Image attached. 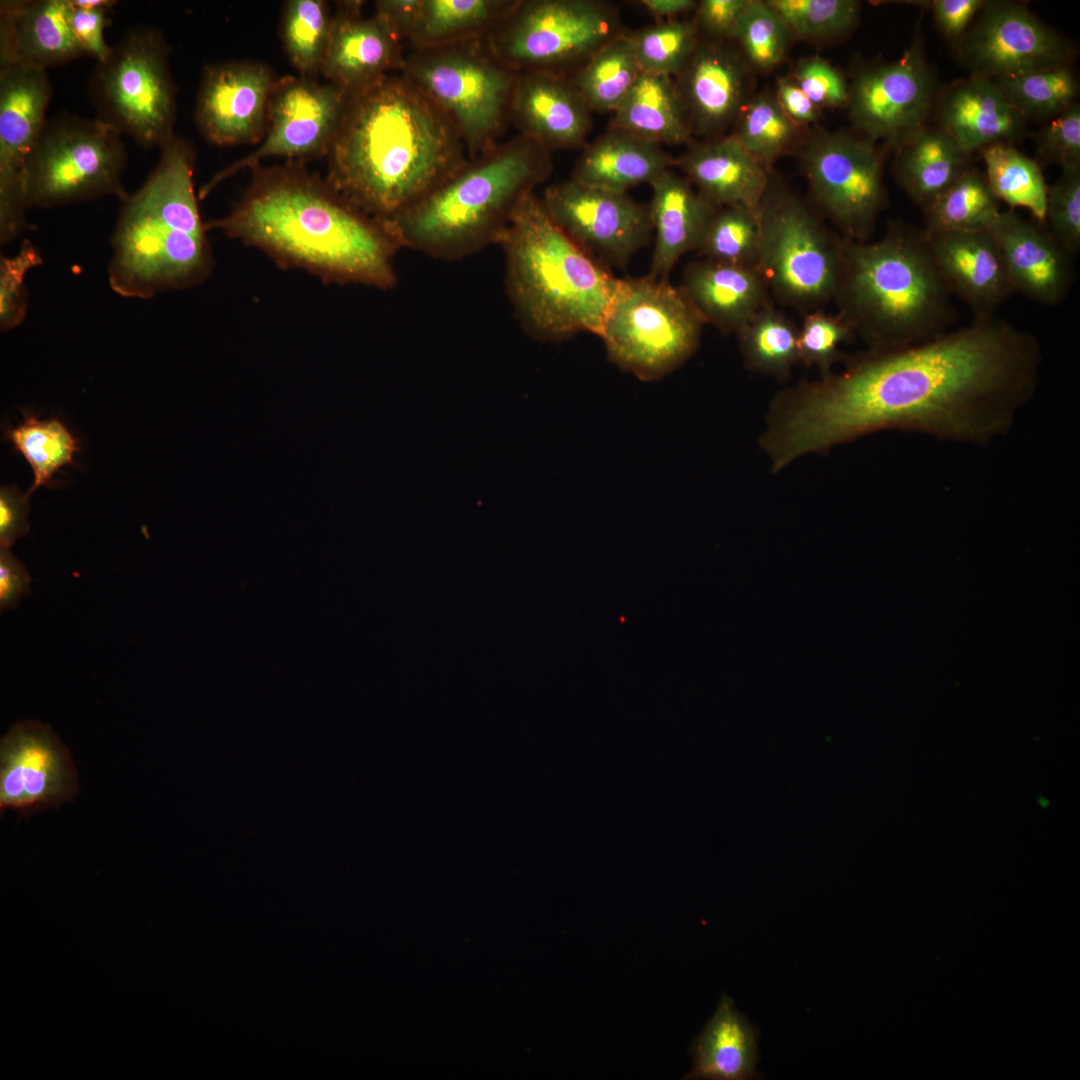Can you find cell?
I'll use <instances>...</instances> for the list:
<instances>
[{
  "label": "cell",
  "mask_w": 1080,
  "mask_h": 1080,
  "mask_svg": "<svg viewBox=\"0 0 1080 1080\" xmlns=\"http://www.w3.org/2000/svg\"><path fill=\"white\" fill-rule=\"evenodd\" d=\"M1034 334L995 316L910 346L870 351L838 375L779 397L775 434L791 459L879 430L985 445L1034 396Z\"/></svg>",
  "instance_id": "obj_1"
},
{
  "label": "cell",
  "mask_w": 1080,
  "mask_h": 1080,
  "mask_svg": "<svg viewBox=\"0 0 1080 1080\" xmlns=\"http://www.w3.org/2000/svg\"><path fill=\"white\" fill-rule=\"evenodd\" d=\"M251 171L243 196L227 215L207 222L208 230L323 282L380 290L397 284L394 257L401 246L384 221L355 207L303 162Z\"/></svg>",
  "instance_id": "obj_2"
},
{
  "label": "cell",
  "mask_w": 1080,
  "mask_h": 1080,
  "mask_svg": "<svg viewBox=\"0 0 1080 1080\" xmlns=\"http://www.w3.org/2000/svg\"><path fill=\"white\" fill-rule=\"evenodd\" d=\"M326 157L327 182L384 222L468 160L451 119L403 72L347 95Z\"/></svg>",
  "instance_id": "obj_3"
},
{
  "label": "cell",
  "mask_w": 1080,
  "mask_h": 1080,
  "mask_svg": "<svg viewBox=\"0 0 1080 1080\" xmlns=\"http://www.w3.org/2000/svg\"><path fill=\"white\" fill-rule=\"evenodd\" d=\"M160 149L147 180L121 200L111 238L108 281L125 298L199 285L214 268L194 189V150L176 135Z\"/></svg>",
  "instance_id": "obj_4"
},
{
  "label": "cell",
  "mask_w": 1080,
  "mask_h": 1080,
  "mask_svg": "<svg viewBox=\"0 0 1080 1080\" xmlns=\"http://www.w3.org/2000/svg\"><path fill=\"white\" fill-rule=\"evenodd\" d=\"M951 296L923 229L891 223L877 241H842L833 300L870 351L910 346L948 331L956 318Z\"/></svg>",
  "instance_id": "obj_5"
},
{
  "label": "cell",
  "mask_w": 1080,
  "mask_h": 1080,
  "mask_svg": "<svg viewBox=\"0 0 1080 1080\" xmlns=\"http://www.w3.org/2000/svg\"><path fill=\"white\" fill-rule=\"evenodd\" d=\"M550 151L520 134L468 160L385 223L401 248L435 259L468 257L499 244L523 200L551 174Z\"/></svg>",
  "instance_id": "obj_6"
},
{
  "label": "cell",
  "mask_w": 1080,
  "mask_h": 1080,
  "mask_svg": "<svg viewBox=\"0 0 1080 1080\" xmlns=\"http://www.w3.org/2000/svg\"><path fill=\"white\" fill-rule=\"evenodd\" d=\"M499 245L507 294L530 336L543 342L580 332L599 336L619 279L555 224L534 193L520 204Z\"/></svg>",
  "instance_id": "obj_7"
},
{
  "label": "cell",
  "mask_w": 1080,
  "mask_h": 1080,
  "mask_svg": "<svg viewBox=\"0 0 1080 1080\" xmlns=\"http://www.w3.org/2000/svg\"><path fill=\"white\" fill-rule=\"evenodd\" d=\"M401 72L451 119L468 158L498 144L510 119L518 73L498 60L484 39L412 49Z\"/></svg>",
  "instance_id": "obj_8"
},
{
  "label": "cell",
  "mask_w": 1080,
  "mask_h": 1080,
  "mask_svg": "<svg viewBox=\"0 0 1080 1080\" xmlns=\"http://www.w3.org/2000/svg\"><path fill=\"white\" fill-rule=\"evenodd\" d=\"M703 324L679 287L647 275L619 279L599 336L614 364L651 381L694 354Z\"/></svg>",
  "instance_id": "obj_9"
},
{
  "label": "cell",
  "mask_w": 1080,
  "mask_h": 1080,
  "mask_svg": "<svg viewBox=\"0 0 1080 1080\" xmlns=\"http://www.w3.org/2000/svg\"><path fill=\"white\" fill-rule=\"evenodd\" d=\"M96 118L145 148L174 137L176 89L169 47L157 28L130 29L98 61L90 84Z\"/></svg>",
  "instance_id": "obj_10"
},
{
  "label": "cell",
  "mask_w": 1080,
  "mask_h": 1080,
  "mask_svg": "<svg viewBox=\"0 0 1080 1080\" xmlns=\"http://www.w3.org/2000/svg\"><path fill=\"white\" fill-rule=\"evenodd\" d=\"M103 121L64 113L47 119L24 168L27 208H51L105 196L123 200L126 150Z\"/></svg>",
  "instance_id": "obj_11"
},
{
  "label": "cell",
  "mask_w": 1080,
  "mask_h": 1080,
  "mask_svg": "<svg viewBox=\"0 0 1080 1080\" xmlns=\"http://www.w3.org/2000/svg\"><path fill=\"white\" fill-rule=\"evenodd\" d=\"M757 269L784 304L807 312L834 299L842 241L832 237L810 209L777 183L758 207Z\"/></svg>",
  "instance_id": "obj_12"
},
{
  "label": "cell",
  "mask_w": 1080,
  "mask_h": 1080,
  "mask_svg": "<svg viewBox=\"0 0 1080 1080\" xmlns=\"http://www.w3.org/2000/svg\"><path fill=\"white\" fill-rule=\"evenodd\" d=\"M621 34L615 7L595 0H518L483 38L489 50L519 73L565 75Z\"/></svg>",
  "instance_id": "obj_13"
},
{
  "label": "cell",
  "mask_w": 1080,
  "mask_h": 1080,
  "mask_svg": "<svg viewBox=\"0 0 1080 1080\" xmlns=\"http://www.w3.org/2000/svg\"><path fill=\"white\" fill-rule=\"evenodd\" d=\"M801 164L814 198L844 239L867 241L886 203L882 158L875 142L845 132L818 131L803 145Z\"/></svg>",
  "instance_id": "obj_14"
},
{
  "label": "cell",
  "mask_w": 1080,
  "mask_h": 1080,
  "mask_svg": "<svg viewBox=\"0 0 1080 1080\" xmlns=\"http://www.w3.org/2000/svg\"><path fill=\"white\" fill-rule=\"evenodd\" d=\"M347 94L327 82L286 76L273 90L267 131L260 146L218 172L199 191L203 199L221 181L242 169H252L269 157L303 162L326 156L341 120Z\"/></svg>",
  "instance_id": "obj_15"
},
{
  "label": "cell",
  "mask_w": 1080,
  "mask_h": 1080,
  "mask_svg": "<svg viewBox=\"0 0 1080 1080\" xmlns=\"http://www.w3.org/2000/svg\"><path fill=\"white\" fill-rule=\"evenodd\" d=\"M934 88L918 33L899 59L867 67L854 76L847 104L850 120L861 136L898 147L924 126Z\"/></svg>",
  "instance_id": "obj_16"
},
{
  "label": "cell",
  "mask_w": 1080,
  "mask_h": 1080,
  "mask_svg": "<svg viewBox=\"0 0 1080 1080\" xmlns=\"http://www.w3.org/2000/svg\"><path fill=\"white\" fill-rule=\"evenodd\" d=\"M541 201L555 224L607 267H625L653 231L648 206L626 193L569 179L547 187Z\"/></svg>",
  "instance_id": "obj_17"
},
{
  "label": "cell",
  "mask_w": 1080,
  "mask_h": 1080,
  "mask_svg": "<svg viewBox=\"0 0 1080 1080\" xmlns=\"http://www.w3.org/2000/svg\"><path fill=\"white\" fill-rule=\"evenodd\" d=\"M52 83L45 69L0 66V243L24 232L23 168L46 121Z\"/></svg>",
  "instance_id": "obj_18"
},
{
  "label": "cell",
  "mask_w": 1080,
  "mask_h": 1080,
  "mask_svg": "<svg viewBox=\"0 0 1080 1080\" xmlns=\"http://www.w3.org/2000/svg\"><path fill=\"white\" fill-rule=\"evenodd\" d=\"M958 51L972 75L990 80L1066 65L1071 55L1058 34L1010 1H986Z\"/></svg>",
  "instance_id": "obj_19"
},
{
  "label": "cell",
  "mask_w": 1080,
  "mask_h": 1080,
  "mask_svg": "<svg viewBox=\"0 0 1080 1080\" xmlns=\"http://www.w3.org/2000/svg\"><path fill=\"white\" fill-rule=\"evenodd\" d=\"M277 81L272 70L260 62L207 65L195 106L200 134L216 146L261 143Z\"/></svg>",
  "instance_id": "obj_20"
},
{
  "label": "cell",
  "mask_w": 1080,
  "mask_h": 1080,
  "mask_svg": "<svg viewBox=\"0 0 1080 1080\" xmlns=\"http://www.w3.org/2000/svg\"><path fill=\"white\" fill-rule=\"evenodd\" d=\"M76 772L67 749L42 723L13 725L0 742V808L29 815L72 799Z\"/></svg>",
  "instance_id": "obj_21"
},
{
  "label": "cell",
  "mask_w": 1080,
  "mask_h": 1080,
  "mask_svg": "<svg viewBox=\"0 0 1080 1080\" xmlns=\"http://www.w3.org/2000/svg\"><path fill=\"white\" fill-rule=\"evenodd\" d=\"M320 73L347 95L401 72L403 43L376 16L363 15V1L336 2Z\"/></svg>",
  "instance_id": "obj_22"
},
{
  "label": "cell",
  "mask_w": 1080,
  "mask_h": 1080,
  "mask_svg": "<svg viewBox=\"0 0 1080 1080\" xmlns=\"http://www.w3.org/2000/svg\"><path fill=\"white\" fill-rule=\"evenodd\" d=\"M989 231L1000 248L1014 292L1046 306L1065 300L1074 280L1073 257L1046 228L1009 209L1000 212Z\"/></svg>",
  "instance_id": "obj_23"
},
{
  "label": "cell",
  "mask_w": 1080,
  "mask_h": 1080,
  "mask_svg": "<svg viewBox=\"0 0 1080 1080\" xmlns=\"http://www.w3.org/2000/svg\"><path fill=\"white\" fill-rule=\"evenodd\" d=\"M676 78L692 133L708 139L737 121L749 99L746 62L722 42H698Z\"/></svg>",
  "instance_id": "obj_24"
},
{
  "label": "cell",
  "mask_w": 1080,
  "mask_h": 1080,
  "mask_svg": "<svg viewBox=\"0 0 1080 1080\" xmlns=\"http://www.w3.org/2000/svg\"><path fill=\"white\" fill-rule=\"evenodd\" d=\"M935 264L973 318L995 316L1014 292L1000 248L989 230L926 233Z\"/></svg>",
  "instance_id": "obj_25"
},
{
  "label": "cell",
  "mask_w": 1080,
  "mask_h": 1080,
  "mask_svg": "<svg viewBox=\"0 0 1080 1080\" xmlns=\"http://www.w3.org/2000/svg\"><path fill=\"white\" fill-rule=\"evenodd\" d=\"M591 112L567 76L548 71L518 74L510 119L522 135L549 151L582 146L591 128Z\"/></svg>",
  "instance_id": "obj_26"
},
{
  "label": "cell",
  "mask_w": 1080,
  "mask_h": 1080,
  "mask_svg": "<svg viewBox=\"0 0 1080 1080\" xmlns=\"http://www.w3.org/2000/svg\"><path fill=\"white\" fill-rule=\"evenodd\" d=\"M71 0L0 2V66L47 69L85 55L70 23Z\"/></svg>",
  "instance_id": "obj_27"
},
{
  "label": "cell",
  "mask_w": 1080,
  "mask_h": 1080,
  "mask_svg": "<svg viewBox=\"0 0 1080 1080\" xmlns=\"http://www.w3.org/2000/svg\"><path fill=\"white\" fill-rule=\"evenodd\" d=\"M674 165L718 208L746 205L757 209L770 184V172L732 134L691 144Z\"/></svg>",
  "instance_id": "obj_28"
},
{
  "label": "cell",
  "mask_w": 1080,
  "mask_h": 1080,
  "mask_svg": "<svg viewBox=\"0 0 1080 1080\" xmlns=\"http://www.w3.org/2000/svg\"><path fill=\"white\" fill-rule=\"evenodd\" d=\"M940 128L967 154L1010 144L1026 131V118L994 80L972 75L954 84L939 108Z\"/></svg>",
  "instance_id": "obj_29"
},
{
  "label": "cell",
  "mask_w": 1080,
  "mask_h": 1080,
  "mask_svg": "<svg viewBox=\"0 0 1080 1080\" xmlns=\"http://www.w3.org/2000/svg\"><path fill=\"white\" fill-rule=\"evenodd\" d=\"M649 214L655 247L649 276L668 280L678 260L698 250L717 210L685 178L670 169L650 182Z\"/></svg>",
  "instance_id": "obj_30"
},
{
  "label": "cell",
  "mask_w": 1080,
  "mask_h": 1080,
  "mask_svg": "<svg viewBox=\"0 0 1080 1080\" xmlns=\"http://www.w3.org/2000/svg\"><path fill=\"white\" fill-rule=\"evenodd\" d=\"M680 290L704 323L737 333L768 302L769 289L756 267L708 259L689 264Z\"/></svg>",
  "instance_id": "obj_31"
},
{
  "label": "cell",
  "mask_w": 1080,
  "mask_h": 1080,
  "mask_svg": "<svg viewBox=\"0 0 1080 1080\" xmlns=\"http://www.w3.org/2000/svg\"><path fill=\"white\" fill-rule=\"evenodd\" d=\"M661 145L611 126L580 155L573 169L574 181L611 192L626 193L654 180L674 165Z\"/></svg>",
  "instance_id": "obj_32"
},
{
  "label": "cell",
  "mask_w": 1080,
  "mask_h": 1080,
  "mask_svg": "<svg viewBox=\"0 0 1080 1080\" xmlns=\"http://www.w3.org/2000/svg\"><path fill=\"white\" fill-rule=\"evenodd\" d=\"M757 1030L723 994L714 1015L694 1039L693 1068L686 1079L749 1080L757 1078Z\"/></svg>",
  "instance_id": "obj_33"
},
{
  "label": "cell",
  "mask_w": 1080,
  "mask_h": 1080,
  "mask_svg": "<svg viewBox=\"0 0 1080 1080\" xmlns=\"http://www.w3.org/2000/svg\"><path fill=\"white\" fill-rule=\"evenodd\" d=\"M613 113L611 126L658 145L682 144L692 134L676 81L669 76L642 72Z\"/></svg>",
  "instance_id": "obj_34"
},
{
  "label": "cell",
  "mask_w": 1080,
  "mask_h": 1080,
  "mask_svg": "<svg viewBox=\"0 0 1080 1080\" xmlns=\"http://www.w3.org/2000/svg\"><path fill=\"white\" fill-rule=\"evenodd\" d=\"M897 148L896 180L922 209L969 169L968 154L940 127L923 126Z\"/></svg>",
  "instance_id": "obj_35"
},
{
  "label": "cell",
  "mask_w": 1080,
  "mask_h": 1080,
  "mask_svg": "<svg viewBox=\"0 0 1080 1080\" xmlns=\"http://www.w3.org/2000/svg\"><path fill=\"white\" fill-rule=\"evenodd\" d=\"M518 0H420L407 44L435 48L483 39Z\"/></svg>",
  "instance_id": "obj_36"
},
{
  "label": "cell",
  "mask_w": 1080,
  "mask_h": 1080,
  "mask_svg": "<svg viewBox=\"0 0 1080 1080\" xmlns=\"http://www.w3.org/2000/svg\"><path fill=\"white\" fill-rule=\"evenodd\" d=\"M641 73L631 36L621 33L592 54L570 80L591 111L614 112Z\"/></svg>",
  "instance_id": "obj_37"
},
{
  "label": "cell",
  "mask_w": 1080,
  "mask_h": 1080,
  "mask_svg": "<svg viewBox=\"0 0 1080 1080\" xmlns=\"http://www.w3.org/2000/svg\"><path fill=\"white\" fill-rule=\"evenodd\" d=\"M926 233L989 230L1000 214V201L986 178L963 172L924 209Z\"/></svg>",
  "instance_id": "obj_38"
},
{
  "label": "cell",
  "mask_w": 1080,
  "mask_h": 1080,
  "mask_svg": "<svg viewBox=\"0 0 1080 1080\" xmlns=\"http://www.w3.org/2000/svg\"><path fill=\"white\" fill-rule=\"evenodd\" d=\"M987 183L1010 209L1022 207L1042 223L1045 220L1048 186L1039 164L1010 144H995L981 150Z\"/></svg>",
  "instance_id": "obj_39"
},
{
  "label": "cell",
  "mask_w": 1080,
  "mask_h": 1080,
  "mask_svg": "<svg viewBox=\"0 0 1080 1080\" xmlns=\"http://www.w3.org/2000/svg\"><path fill=\"white\" fill-rule=\"evenodd\" d=\"M748 368L785 376L799 361V330L768 303L737 333Z\"/></svg>",
  "instance_id": "obj_40"
},
{
  "label": "cell",
  "mask_w": 1080,
  "mask_h": 1080,
  "mask_svg": "<svg viewBox=\"0 0 1080 1080\" xmlns=\"http://www.w3.org/2000/svg\"><path fill=\"white\" fill-rule=\"evenodd\" d=\"M799 128L783 111L775 94L762 91L747 100L732 135L770 172L773 163L796 144Z\"/></svg>",
  "instance_id": "obj_41"
},
{
  "label": "cell",
  "mask_w": 1080,
  "mask_h": 1080,
  "mask_svg": "<svg viewBox=\"0 0 1080 1080\" xmlns=\"http://www.w3.org/2000/svg\"><path fill=\"white\" fill-rule=\"evenodd\" d=\"M333 13L323 0H289L282 13V40L286 55L300 76L311 78L321 70L328 46Z\"/></svg>",
  "instance_id": "obj_42"
},
{
  "label": "cell",
  "mask_w": 1080,
  "mask_h": 1080,
  "mask_svg": "<svg viewBox=\"0 0 1080 1080\" xmlns=\"http://www.w3.org/2000/svg\"><path fill=\"white\" fill-rule=\"evenodd\" d=\"M1025 118H1051L1073 104L1078 82L1068 65L1032 70L994 80Z\"/></svg>",
  "instance_id": "obj_43"
},
{
  "label": "cell",
  "mask_w": 1080,
  "mask_h": 1080,
  "mask_svg": "<svg viewBox=\"0 0 1080 1080\" xmlns=\"http://www.w3.org/2000/svg\"><path fill=\"white\" fill-rule=\"evenodd\" d=\"M6 438L32 468L34 481L26 493L28 496L40 486L48 485L61 467L72 463L78 449L76 439L57 419L26 416L21 424L7 431Z\"/></svg>",
  "instance_id": "obj_44"
},
{
  "label": "cell",
  "mask_w": 1080,
  "mask_h": 1080,
  "mask_svg": "<svg viewBox=\"0 0 1080 1080\" xmlns=\"http://www.w3.org/2000/svg\"><path fill=\"white\" fill-rule=\"evenodd\" d=\"M760 246L758 208H717L697 250L704 259L757 268Z\"/></svg>",
  "instance_id": "obj_45"
},
{
  "label": "cell",
  "mask_w": 1080,
  "mask_h": 1080,
  "mask_svg": "<svg viewBox=\"0 0 1080 1080\" xmlns=\"http://www.w3.org/2000/svg\"><path fill=\"white\" fill-rule=\"evenodd\" d=\"M791 37L823 41L847 33L858 20L854 0H766Z\"/></svg>",
  "instance_id": "obj_46"
},
{
  "label": "cell",
  "mask_w": 1080,
  "mask_h": 1080,
  "mask_svg": "<svg viewBox=\"0 0 1080 1080\" xmlns=\"http://www.w3.org/2000/svg\"><path fill=\"white\" fill-rule=\"evenodd\" d=\"M642 72L677 77L689 62L698 43L696 26L669 20L630 34Z\"/></svg>",
  "instance_id": "obj_47"
},
{
  "label": "cell",
  "mask_w": 1080,
  "mask_h": 1080,
  "mask_svg": "<svg viewBox=\"0 0 1080 1080\" xmlns=\"http://www.w3.org/2000/svg\"><path fill=\"white\" fill-rule=\"evenodd\" d=\"M791 35L766 0H749L731 39L744 60L759 71H771L783 60Z\"/></svg>",
  "instance_id": "obj_48"
},
{
  "label": "cell",
  "mask_w": 1080,
  "mask_h": 1080,
  "mask_svg": "<svg viewBox=\"0 0 1080 1080\" xmlns=\"http://www.w3.org/2000/svg\"><path fill=\"white\" fill-rule=\"evenodd\" d=\"M1053 238L1072 256L1080 251V165L1062 167L1048 187L1045 220Z\"/></svg>",
  "instance_id": "obj_49"
},
{
  "label": "cell",
  "mask_w": 1080,
  "mask_h": 1080,
  "mask_svg": "<svg viewBox=\"0 0 1080 1080\" xmlns=\"http://www.w3.org/2000/svg\"><path fill=\"white\" fill-rule=\"evenodd\" d=\"M43 263L35 245L25 240L12 257L0 260V329L9 331L19 326L26 317L28 295L25 277L30 270Z\"/></svg>",
  "instance_id": "obj_50"
},
{
  "label": "cell",
  "mask_w": 1080,
  "mask_h": 1080,
  "mask_svg": "<svg viewBox=\"0 0 1080 1080\" xmlns=\"http://www.w3.org/2000/svg\"><path fill=\"white\" fill-rule=\"evenodd\" d=\"M852 334V329L839 314L834 316L819 309L807 312L798 335L799 361L827 372L837 357L839 346Z\"/></svg>",
  "instance_id": "obj_51"
},
{
  "label": "cell",
  "mask_w": 1080,
  "mask_h": 1080,
  "mask_svg": "<svg viewBox=\"0 0 1080 1080\" xmlns=\"http://www.w3.org/2000/svg\"><path fill=\"white\" fill-rule=\"evenodd\" d=\"M791 77L818 109L847 107L849 85L841 72L822 57L802 58Z\"/></svg>",
  "instance_id": "obj_52"
},
{
  "label": "cell",
  "mask_w": 1080,
  "mask_h": 1080,
  "mask_svg": "<svg viewBox=\"0 0 1080 1080\" xmlns=\"http://www.w3.org/2000/svg\"><path fill=\"white\" fill-rule=\"evenodd\" d=\"M1043 159L1062 167L1080 165V107L1073 104L1050 118L1036 136Z\"/></svg>",
  "instance_id": "obj_53"
},
{
  "label": "cell",
  "mask_w": 1080,
  "mask_h": 1080,
  "mask_svg": "<svg viewBox=\"0 0 1080 1080\" xmlns=\"http://www.w3.org/2000/svg\"><path fill=\"white\" fill-rule=\"evenodd\" d=\"M72 3V1H71ZM70 23L73 33L85 55L97 62L110 52L111 46L104 39V29L109 25V7L83 8L72 3Z\"/></svg>",
  "instance_id": "obj_54"
},
{
  "label": "cell",
  "mask_w": 1080,
  "mask_h": 1080,
  "mask_svg": "<svg viewBox=\"0 0 1080 1080\" xmlns=\"http://www.w3.org/2000/svg\"><path fill=\"white\" fill-rule=\"evenodd\" d=\"M749 0H702L696 6L697 25L711 38H732Z\"/></svg>",
  "instance_id": "obj_55"
},
{
  "label": "cell",
  "mask_w": 1080,
  "mask_h": 1080,
  "mask_svg": "<svg viewBox=\"0 0 1080 1080\" xmlns=\"http://www.w3.org/2000/svg\"><path fill=\"white\" fill-rule=\"evenodd\" d=\"M28 498L16 486L0 489V546L10 549L17 539L29 532Z\"/></svg>",
  "instance_id": "obj_56"
},
{
  "label": "cell",
  "mask_w": 1080,
  "mask_h": 1080,
  "mask_svg": "<svg viewBox=\"0 0 1080 1080\" xmlns=\"http://www.w3.org/2000/svg\"><path fill=\"white\" fill-rule=\"evenodd\" d=\"M983 0H934L933 15L940 31L949 39H961L972 20L984 7Z\"/></svg>",
  "instance_id": "obj_57"
},
{
  "label": "cell",
  "mask_w": 1080,
  "mask_h": 1080,
  "mask_svg": "<svg viewBox=\"0 0 1080 1080\" xmlns=\"http://www.w3.org/2000/svg\"><path fill=\"white\" fill-rule=\"evenodd\" d=\"M30 576L23 565L9 549H0V608L1 611L14 609L24 595L29 592Z\"/></svg>",
  "instance_id": "obj_58"
},
{
  "label": "cell",
  "mask_w": 1080,
  "mask_h": 1080,
  "mask_svg": "<svg viewBox=\"0 0 1080 1080\" xmlns=\"http://www.w3.org/2000/svg\"><path fill=\"white\" fill-rule=\"evenodd\" d=\"M775 97L786 115L798 126L816 122L819 109L810 101L791 76L776 82Z\"/></svg>",
  "instance_id": "obj_59"
},
{
  "label": "cell",
  "mask_w": 1080,
  "mask_h": 1080,
  "mask_svg": "<svg viewBox=\"0 0 1080 1080\" xmlns=\"http://www.w3.org/2000/svg\"><path fill=\"white\" fill-rule=\"evenodd\" d=\"M420 0H379L374 3L376 15L403 44L408 38Z\"/></svg>",
  "instance_id": "obj_60"
},
{
  "label": "cell",
  "mask_w": 1080,
  "mask_h": 1080,
  "mask_svg": "<svg viewBox=\"0 0 1080 1080\" xmlns=\"http://www.w3.org/2000/svg\"><path fill=\"white\" fill-rule=\"evenodd\" d=\"M638 4L649 14L663 21L675 20L677 16L696 8L694 0H640Z\"/></svg>",
  "instance_id": "obj_61"
},
{
  "label": "cell",
  "mask_w": 1080,
  "mask_h": 1080,
  "mask_svg": "<svg viewBox=\"0 0 1080 1080\" xmlns=\"http://www.w3.org/2000/svg\"><path fill=\"white\" fill-rule=\"evenodd\" d=\"M75 6L83 8H96V7H109L112 8L116 5V1L113 0H71Z\"/></svg>",
  "instance_id": "obj_62"
}]
</instances>
